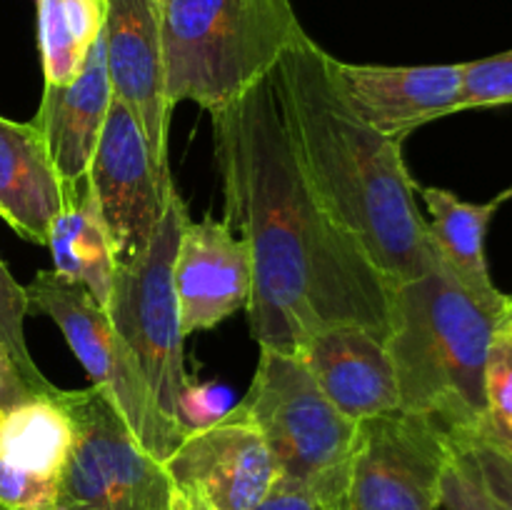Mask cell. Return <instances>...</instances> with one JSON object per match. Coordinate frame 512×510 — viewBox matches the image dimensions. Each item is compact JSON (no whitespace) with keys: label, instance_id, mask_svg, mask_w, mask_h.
<instances>
[{"label":"cell","instance_id":"1","mask_svg":"<svg viewBox=\"0 0 512 510\" xmlns=\"http://www.w3.org/2000/svg\"><path fill=\"white\" fill-rule=\"evenodd\" d=\"M210 120L225 220L253 260L248 318L258 348L298 353L335 325L388 338L393 285L320 208L295 158L273 73Z\"/></svg>","mask_w":512,"mask_h":510},{"label":"cell","instance_id":"2","mask_svg":"<svg viewBox=\"0 0 512 510\" xmlns=\"http://www.w3.org/2000/svg\"><path fill=\"white\" fill-rule=\"evenodd\" d=\"M328 55L305 33L273 70L295 158L320 208L395 288L440 265L418 208V183L403 143L380 135L343 103Z\"/></svg>","mask_w":512,"mask_h":510},{"label":"cell","instance_id":"3","mask_svg":"<svg viewBox=\"0 0 512 510\" xmlns=\"http://www.w3.org/2000/svg\"><path fill=\"white\" fill-rule=\"evenodd\" d=\"M503 315L468 293L443 265L393 288L385 338L400 410L423 415L453 443L478 438L485 365Z\"/></svg>","mask_w":512,"mask_h":510},{"label":"cell","instance_id":"4","mask_svg":"<svg viewBox=\"0 0 512 510\" xmlns=\"http://www.w3.org/2000/svg\"><path fill=\"white\" fill-rule=\"evenodd\" d=\"M165 95L213 113L268 78L305 30L290 0H160Z\"/></svg>","mask_w":512,"mask_h":510},{"label":"cell","instance_id":"5","mask_svg":"<svg viewBox=\"0 0 512 510\" xmlns=\"http://www.w3.org/2000/svg\"><path fill=\"white\" fill-rule=\"evenodd\" d=\"M238 405L268 443L278 483L348 508L358 420L330 403L298 355L260 348L258 368Z\"/></svg>","mask_w":512,"mask_h":510},{"label":"cell","instance_id":"6","mask_svg":"<svg viewBox=\"0 0 512 510\" xmlns=\"http://www.w3.org/2000/svg\"><path fill=\"white\" fill-rule=\"evenodd\" d=\"M188 208L178 188H170L165 213L143 255L118 263L105 305L110 323L133 350L155 403L165 418L178 420V400L190 375L185 373V335L180 330L175 295V253Z\"/></svg>","mask_w":512,"mask_h":510},{"label":"cell","instance_id":"7","mask_svg":"<svg viewBox=\"0 0 512 510\" xmlns=\"http://www.w3.org/2000/svg\"><path fill=\"white\" fill-rule=\"evenodd\" d=\"M73 423L55 510H178L163 463L98 388L55 390Z\"/></svg>","mask_w":512,"mask_h":510},{"label":"cell","instance_id":"8","mask_svg":"<svg viewBox=\"0 0 512 510\" xmlns=\"http://www.w3.org/2000/svg\"><path fill=\"white\" fill-rule=\"evenodd\" d=\"M28 303L48 315L83 363L93 388H98L123 415L138 443L163 463L180 445L188 430L165 418L155 395L123 335L110 323L98 300L78 283L40 270L25 288Z\"/></svg>","mask_w":512,"mask_h":510},{"label":"cell","instance_id":"9","mask_svg":"<svg viewBox=\"0 0 512 510\" xmlns=\"http://www.w3.org/2000/svg\"><path fill=\"white\" fill-rule=\"evenodd\" d=\"M453 438L408 410L358 420L348 510H438Z\"/></svg>","mask_w":512,"mask_h":510},{"label":"cell","instance_id":"10","mask_svg":"<svg viewBox=\"0 0 512 510\" xmlns=\"http://www.w3.org/2000/svg\"><path fill=\"white\" fill-rule=\"evenodd\" d=\"M163 468L178 510H258L278 485L273 453L240 405L188 430Z\"/></svg>","mask_w":512,"mask_h":510},{"label":"cell","instance_id":"11","mask_svg":"<svg viewBox=\"0 0 512 510\" xmlns=\"http://www.w3.org/2000/svg\"><path fill=\"white\" fill-rule=\"evenodd\" d=\"M88 180L118 263L143 255L175 183L170 170L165 173L155 165L133 110L115 95L90 160Z\"/></svg>","mask_w":512,"mask_h":510},{"label":"cell","instance_id":"12","mask_svg":"<svg viewBox=\"0 0 512 510\" xmlns=\"http://www.w3.org/2000/svg\"><path fill=\"white\" fill-rule=\"evenodd\" d=\"M328 70L343 103L398 143L433 120L460 113L463 63L355 65L328 55Z\"/></svg>","mask_w":512,"mask_h":510},{"label":"cell","instance_id":"13","mask_svg":"<svg viewBox=\"0 0 512 510\" xmlns=\"http://www.w3.org/2000/svg\"><path fill=\"white\" fill-rule=\"evenodd\" d=\"M105 63L113 95L123 100L143 128L155 165L168 173L170 105L165 95L163 3L105 0Z\"/></svg>","mask_w":512,"mask_h":510},{"label":"cell","instance_id":"14","mask_svg":"<svg viewBox=\"0 0 512 510\" xmlns=\"http://www.w3.org/2000/svg\"><path fill=\"white\" fill-rule=\"evenodd\" d=\"M175 295L183 335L210 330L240 310L253 295L250 248L228 220H188L175 253Z\"/></svg>","mask_w":512,"mask_h":510},{"label":"cell","instance_id":"15","mask_svg":"<svg viewBox=\"0 0 512 510\" xmlns=\"http://www.w3.org/2000/svg\"><path fill=\"white\" fill-rule=\"evenodd\" d=\"M300 360L330 403L348 418L365 420L400 410L398 380L385 338L363 325H335L298 348Z\"/></svg>","mask_w":512,"mask_h":510},{"label":"cell","instance_id":"16","mask_svg":"<svg viewBox=\"0 0 512 510\" xmlns=\"http://www.w3.org/2000/svg\"><path fill=\"white\" fill-rule=\"evenodd\" d=\"M113 103L105 63V38L100 35L85 58L78 78L68 85H45L38 115L30 123L40 130L65 193L88 178L100 130Z\"/></svg>","mask_w":512,"mask_h":510},{"label":"cell","instance_id":"17","mask_svg":"<svg viewBox=\"0 0 512 510\" xmlns=\"http://www.w3.org/2000/svg\"><path fill=\"white\" fill-rule=\"evenodd\" d=\"M63 200V183L40 130L0 115V218L20 238L48 245Z\"/></svg>","mask_w":512,"mask_h":510},{"label":"cell","instance_id":"18","mask_svg":"<svg viewBox=\"0 0 512 510\" xmlns=\"http://www.w3.org/2000/svg\"><path fill=\"white\" fill-rule=\"evenodd\" d=\"M415 193L428 210L425 220H428L430 240L438 253V263L473 298L503 315L508 295L500 293L490 278L485 238H488V228L500 205L512 198V188L498 193L488 203H468V200L458 198L453 190L438 188V185L418 183Z\"/></svg>","mask_w":512,"mask_h":510},{"label":"cell","instance_id":"19","mask_svg":"<svg viewBox=\"0 0 512 510\" xmlns=\"http://www.w3.org/2000/svg\"><path fill=\"white\" fill-rule=\"evenodd\" d=\"M48 248L53 253V273L83 285L105 310L118 258L88 178L65 193L63 208L50 225Z\"/></svg>","mask_w":512,"mask_h":510},{"label":"cell","instance_id":"20","mask_svg":"<svg viewBox=\"0 0 512 510\" xmlns=\"http://www.w3.org/2000/svg\"><path fill=\"white\" fill-rule=\"evenodd\" d=\"M55 390L0 415V460L40 478H60L73 448V423Z\"/></svg>","mask_w":512,"mask_h":510},{"label":"cell","instance_id":"21","mask_svg":"<svg viewBox=\"0 0 512 510\" xmlns=\"http://www.w3.org/2000/svg\"><path fill=\"white\" fill-rule=\"evenodd\" d=\"M105 0H38V45L45 85L78 78L95 40L103 35Z\"/></svg>","mask_w":512,"mask_h":510},{"label":"cell","instance_id":"22","mask_svg":"<svg viewBox=\"0 0 512 510\" xmlns=\"http://www.w3.org/2000/svg\"><path fill=\"white\" fill-rule=\"evenodd\" d=\"M485 413L478 438L512 455V325L500 323L485 365Z\"/></svg>","mask_w":512,"mask_h":510},{"label":"cell","instance_id":"23","mask_svg":"<svg viewBox=\"0 0 512 510\" xmlns=\"http://www.w3.org/2000/svg\"><path fill=\"white\" fill-rule=\"evenodd\" d=\"M28 308V293L10 275L8 265L0 260V338L8 345L15 365L20 368L23 378L28 380L30 388L40 395H50L55 390V385L40 373L33 355H30L28 343H25V315H28Z\"/></svg>","mask_w":512,"mask_h":510},{"label":"cell","instance_id":"24","mask_svg":"<svg viewBox=\"0 0 512 510\" xmlns=\"http://www.w3.org/2000/svg\"><path fill=\"white\" fill-rule=\"evenodd\" d=\"M440 508L445 510H508L485 485L468 450L453 443V455L440 480Z\"/></svg>","mask_w":512,"mask_h":510},{"label":"cell","instance_id":"25","mask_svg":"<svg viewBox=\"0 0 512 510\" xmlns=\"http://www.w3.org/2000/svg\"><path fill=\"white\" fill-rule=\"evenodd\" d=\"M512 103V50L463 63L460 113Z\"/></svg>","mask_w":512,"mask_h":510},{"label":"cell","instance_id":"26","mask_svg":"<svg viewBox=\"0 0 512 510\" xmlns=\"http://www.w3.org/2000/svg\"><path fill=\"white\" fill-rule=\"evenodd\" d=\"M58 478H40L0 460V510H55Z\"/></svg>","mask_w":512,"mask_h":510},{"label":"cell","instance_id":"27","mask_svg":"<svg viewBox=\"0 0 512 510\" xmlns=\"http://www.w3.org/2000/svg\"><path fill=\"white\" fill-rule=\"evenodd\" d=\"M225 390L215 385H198L188 380L178 400V420L185 430L205 428L228 413Z\"/></svg>","mask_w":512,"mask_h":510},{"label":"cell","instance_id":"28","mask_svg":"<svg viewBox=\"0 0 512 510\" xmlns=\"http://www.w3.org/2000/svg\"><path fill=\"white\" fill-rule=\"evenodd\" d=\"M460 445H463L470 453V458L475 460V465H478L480 475H483L490 493H493L505 508L512 510V455L483 443V440H465V443Z\"/></svg>","mask_w":512,"mask_h":510},{"label":"cell","instance_id":"29","mask_svg":"<svg viewBox=\"0 0 512 510\" xmlns=\"http://www.w3.org/2000/svg\"><path fill=\"white\" fill-rule=\"evenodd\" d=\"M35 395L40 393H35V390L30 388L28 380L23 378L20 368L15 365L8 345L0 338V415L8 413L15 405L25 403V400L35 398Z\"/></svg>","mask_w":512,"mask_h":510},{"label":"cell","instance_id":"30","mask_svg":"<svg viewBox=\"0 0 512 510\" xmlns=\"http://www.w3.org/2000/svg\"><path fill=\"white\" fill-rule=\"evenodd\" d=\"M258 510H348L340 503H330V500L318 498V495L308 493L303 488H293V485L278 483L273 493L265 498V503Z\"/></svg>","mask_w":512,"mask_h":510},{"label":"cell","instance_id":"31","mask_svg":"<svg viewBox=\"0 0 512 510\" xmlns=\"http://www.w3.org/2000/svg\"><path fill=\"white\" fill-rule=\"evenodd\" d=\"M500 323L512 325V295H508V305H505V313H503V320H500Z\"/></svg>","mask_w":512,"mask_h":510}]
</instances>
